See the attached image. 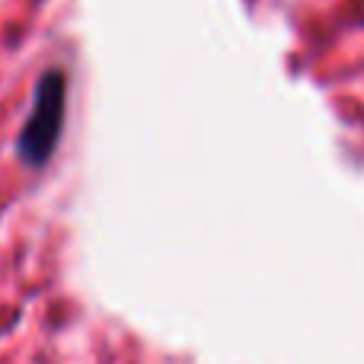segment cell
Listing matches in <instances>:
<instances>
[{"instance_id":"obj_1","label":"cell","mask_w":364,"mask_h":364,"mask_svg":"<svg viewBox=\"0 0 364 364\" xmlns=\"http://www.w3.org/2000/svg\"><path fill=\"white\" fill-rule=\"evenodd\" d=\"M68 112V77L61 68H48L36 83L32 109L16 134V154L29 170H42L58 151Z\"/></svg>"}]
</instances>
